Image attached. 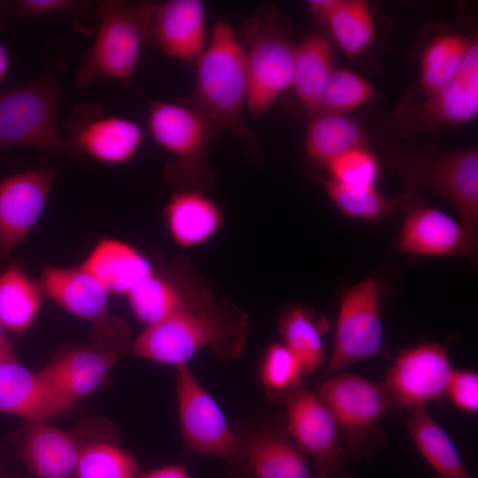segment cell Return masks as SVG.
I'll list each match as a JSON object with an SVG mask.
<instances>
[{
	"mask_svg": "<svg viewBox=\"0 0 478 478\" xmlns=\"http://www.w3.org/2000/svg\"><path fill=\"white\" fill-rule=\"evenodd\" d=\"M247 328L245 313L232 304L189 303L172 316L146 326L132 351L139 358L175 367L188 365L204 348L232 359L245 346Z\"/></svg>",
	"mask_w": 478,
	"mask_h": 478,
	"instance_id": "obj_1",
	"label": "cell"
},
{
	"mask_svg": "<svg viewBox=\"0 0 478 478\" xmlns=\"http://www.w3.org/2000/svg\"><path fill=\"white\" fill-rule=\"evenodd\" d=\"M190 104L224 131H229L252 156L262 153L258 137L244 119L248 83L243 46L227 22L217 21L196 65Z\"/></svg>",
	"mask_w": 478,
	"mask_h": 478,
	"instance_id": "obj_2",
	"label": "cell"
},
{
	"mask_svg": "<svg viewBox=\"0 0 478 478\" xmlns=\"http://www.w3.org/2000/svg\"><path fill=\"white\" fill-rule=\"evenodd\" d=\"M237 36L247 75L246 110L261 117L291 87L297 46L291 22L277 6L265 4L243 21Z\"/></svg>",
	"mask_w": 478,
	"mask_h": 478,
	"instance_id": "obj_3",
	"label": "cell"
},
{
	"mask_svg": "<svg viewBox=\"0 0 478 478\" xmlns=\"http://www.w3.org/2000/svg\"><path fill=\"white\" fill-rule=\"evenodd\" d=\"M147 127L152 139L173 159L166 177L179 190H200L209 186L213 174L208 154L224 129L190 103L151 101Z\"/></svg>",
	"mask_w": 478,
	"mask_h": 478,
	"instance_id": "obj_4",
	"label": "cell"
},
{
	"mask_svg": "<svg viewBox=\"0 0 478 478\" xmlns=\"http://www.w3.org/2000/svg\"><path fill=\"white\" fill-rule=\"evenodd\" d=\"M153 4L151 1L96 2V35L77 70L74 81L79 88L102 79L122 82L130 80L147 44L148 21Z\"/></svg>",
	"mask_w": 478,
	"mask_h": 478,
	"instance_id": "obj_5",
	"label": "cell"
},
{
	"mask_svg": "<svg viewBox=\"0 0 478 478\" xmlns=\"http://www.w3.org/2000/svg\"><path fill=\"white\" fill-rule=\"evenodd\" d=\"M394 164L409 191L422 189L446 198L458 212L461 223L477 237V148L437 152L410 143L397 153Z\"/></svg>",
	"mask_w": 478,
	"mask_h": 478,
	"instance_id": "obj_6",
	"label": "cell"
},
{
	"mask_svg": "<svg viewBox=\"0 0 478 478\" xmlns=\"http://www.w3.org/2000/svg\"><path fill=\"white\" fill-rule=\"evenodd\" d=\"M61 67L58 61L37 78L0 93V148L67 154L58 124Z\"/></svg>",
	"mask_w": 478,
	"mask_h": 478,
	"instance_id": "obj_7",
	"label": "cell"
},
{
	"mask_svg": "<svg viewBox=\"0 0 478 478\" xmlns=\"http://www.w3.org/2000/svg\"><path fill=\"white\" fill-rule=\"evenodd\" d=\"M175 382L184 452L218 458L235 471L245 470L239 436L188 365L175 367Z\"/></svg>",
	"mask_w": 478,
	"mask_h": 478,
	"instance_id": "obj_8",
	"label": "cell"
},
{
	"mask_svg": "<svg viewBox=\"0 0 478 478\" xmlns=\"http://www.w3.org/2000/svg\"><path fill=\"white\" fill-rule=\"evenodd\" d=\"M478 114V41L472 39L458 74L436 93L423 100H408L397 108L394 126L409 137L443 127L472 121Z\"/></svg>",
	"mask_w": 478,
	"mask_h": 478,
	"instance_id": "obj_9",
	"label": "cell"
},
{
	"mask_svg": "<svg viewBox=\"0 0 478 478\" xmlns=\"http://www.w3.org/2000/svg\"><path fill=\"white\" fill-rule=\"evenodd\" d=\"M382 287L375 278L365 279L343 290L329 373L382 351Z\"/></svg>",
	"mask_w": 478,
	"mask_h": 478,
	"instance_id": "obj_10",
	"label": "cell"
},
{
	"mask_svg": "<svg viewBox=\"0 0 478 478\" xmlns=\"http://www.w3.org/2000/svg\"><path fill=\"white\" fill-rule=\"evenodd\" d=\"M96 342L68 349L41 371L72 405L95 391L127 340V329L119 319L96 323Z\"/></svg>",
	"mask_w": 478,
	"mask_h": 478,
	"instance_id": "obj_11",
	"label": "cell"
},
{
	"mask_svg": "<svg viewBox=\"0 0 478 478\" xmlns=\"http://www.w3.org/2000/svg\"><path fill=\"white\" fill-rule=\"evenodd\" d=\"M64 127L67 154L86 155L107 165L130 162L144 137L137 122L122 116L107 115L92 103L78 104Z\"/></svg>",
	"mask_w": 478,
	"mask_h": 478,
	"instance_id": "obj_12",
	"label": "cell"
},
{
	"mask_svg": "<svg viewBox=\"0 0 478 478\" xmlns=\"http://www.w3.org/2000/svg\"><path fill=\"white\" fill-rule=\"evenodd\" d=\"M317 395L358 456L362 455L369 432L393 404L383 385L354 374L329 377Z\"/></svg>",
	"mask_w": 478,
	"mask_h": 478,
	"instance_id": "obj_13",
	"label": "cell"
},
{
	"mask_svg": "<svg viewBox=\"0 0 478 478\" xmlns=\"http://www.w3.org/2000/svg\"><path fill=\"white\" fill-rule=\"evenodd\" d=\"M451 372L444 347L422 343L399 353L386 374L383 387L392 403L408 409L425 406L445 393Z\"/></svg>",
	"mask_w": 478,
	"mask_h": 478,
	"instance_id": "obj_14",
	"label": "cell"
},
{
	"mask_svg": "<svg viewBox=\"0 0 478 478\" xmlns=\"http://www.w3.org/2000/svg\"><path fill=\"white\" fill-rule=\"evenodd\" d=\"M286 399V428L295 443L312 458L318 472L340 470L344 451L337 424L317 394L297 388Z\"/></svg>",
	"mask_w": 478,
	"mask_h": 478,
	"instance_id": "obj_15",
	"label": "cell"
},
{
	"mask_svg": "<svg viewBox=\"0 0 478 478\" xmlns=\"http://www.w3.org/2000/svg\"><path fill=\"white\" fill-rule=\"evenodd\" d=\"M56 181L51 168L33 167L0 181V254L22 244L40 219Z\"/></svg>",
	"mask_w": 478,
	"mask_h": 478,
	"instance_id": "obj_16",
	"label": "cell"
},
{
	"mask_svg": "<svg viewBox=\"0 0 478 478\" xmlns=\"http://www.w3.org/2000/svg\"><path fill=\"white\" fill-rule=\"evenodd\" d=\"M205 5L200 0L154 2L147 44L161 53L195 66L207 45Z\"/></svg>",
	"mask_w": 478,
	"mask_h": 478,
	"instance_id": "obj_17",
	"label": "cell"
},
{
	"mask_svg": "<svg viewBox=\"0 0 478 478\" xmlns=\"http://www.w3.org/2000/svg\"><path fill=\"white\" fill-rule=\"evenodd\" d=\"M398 251L412 256H460L474 259L477 237L447 213L423 205L406 212L396 239Z\"/></svg>",
	"mask_w": 478,
	"mask_h": 478,
	"instance_id": "obj_18",
	"label": "cell"
},
{
	"mask_svg": "<svg viewBox=\"0 0 478 478\" xmlns=\"http://www.w3.org/2000/svg\"><path fill=\"white\" fill-rule=\"evenodd\" d=\"M73 405L40 370L34 372L16 359L0 362V412L33 421L58 417Z\"/></svg>",
	"mask_w": 478,
	"mask_h": 478,
	"instance_id": "obj_19",
	"label": "cell"
},
{
	"mask_svg": "<svg viewBox=\"0 0 478 478\" xmlns=\"http://www.w3.org/2000/svg\"><path fill=\"white\" fill-rule=\"evenodd\" d=\"M39 281L44 295L72 315L96 323L107 317L109 293L82 264L48 266Z\"/></svg>",
	"mask_w": 478,
	"mask_h": 478,
	"instance_id": "obj_20",
	"label": "cell"
},
{
	"mask_svg": "<svg viewBox=\"0 0 478 478\" xmlns=\"http://www.w3.org/2000/svg\"><path fill=\"white\" fill-rule=\"evenodd\" d=\"M240 441L246 469L255 478L312 476L305 454L290 438L285 424L254 432Z\"/></svg>",
	"mask_w": 478,
	"mask_h": 478,
	"instance_id": "obj_21",
	"label": "cell"
},
{
	"mask_svg": "<svg viewBox=\"0 0 478 478\" xmlns=\"http://www.w3.org/2000/svg\"><path fill=\"white\" fill-rule=\"evenodd\" d=\"M81 448L69 432L33 421L23 433L19 453L35 478H73Z\"/></svg>",
	"mask_w": 478,
	"mask_h": 478,
	"instance_id": "obj_22",
	"label": "cell"
},
{
	"mask_svg": "<svg viewBox=\"0 0 478 478\" xmlns=\"http://www.w3.org/2000/svg\"><path fill=\"white\" fill-rule=\"evenodd\" d=\"M335 68V44L325 32L312 31L297 44L290 88L308 118L317 112Z\"/></svg>",
	"mask_w": 478,
	"mask_h": 478,
	"instance_id": "obj_23",
	"label": "cell"
},
{
	"mask_svg": "<svg viewBox=\"0 0 478 478\" xmlns=\"http://www.w3.org/2000/svg\"><path fill=\"white\" fill-rule=\"evenodd\" d=\"M82 266L109 294L127 296L142 280L152 274L148 258L130 244L112 238L99 241Z\"/></svg>",
	"mask_w": 478,
	"mask_h": 478,
	"instance_id": "obj_24",
	"label": "cell"
},
{
	"mask_svg": "<svg viewBox=\"0 0 478 478\" xmlns=\"http://www.w3.org/2000/svg\"><path fill=\"white\" fill-rule=\"evenodd\" d=\"M358 147H367V138L357 119L327 112H317L309 117L305 150L313 163L326 166L338 156Z\"/></svg>",
	"mask_w": 478,
	"mask_h": 478,
	"instance_id": "obj_25",
	"label": "cell"
},
{
	"mask_svg": "<svg viewBox=\"0 0 478 478\" xmlns=\"http://www.w3.org/2000/svg\"><path fill=\"white\" fill-rule=\"evenodd\" d=\"M166 216L172 237L185 247L203 243L221 224L217 204L197 189L173 193L166 204Z\"/></svg>",
	"mask_w": 478,
	"mask_h": 478,
	"instance_id": "obj_26",
	"label": "cell"
},
{
	"mask_svg": "<svg viewBox=\"0 0 478 478\" xmlns=\"http://www.w3.org/2000/svg\"><path fill=\"white\" fill-rule=\"evenodd\" d=\"M316 180L335 207L352 219L379 221L399 211L407 212L423 202L416 192L408 191L397 198H388L378 192L376 188L349 187L320 176Z\"/></svg>",
	"mask_w": 478,
	"mask_h": 478,
	"instance_id": "obj_27",
	"label": "cell"
},
{
	"mask_svg": "<svg viewBox=\"0 0 478 478\" xmlns=\"http://www.w3.org/2000/svg\"><path fill=\"white\" fill-rule=\"evenodd\" d=\"M406 426L417 449L438 478H471L453 441L425 406L409 408Z\"/></svg>",
	"mask_w": 478,
	"mask_h": 478,
	"instance_id": "obj_28",
	"label": "cell"
},
{
	"mask_svg": "<svg viewBox=\"0 0 478 478\" xmlns=\"http://www.w3.org/2000/svg\"><path fill=\"white\" fill-rule=\"evenodd\" d=\"M40 284L18 266L0 273V322L5 330L21 335L33 324L44 297Z\"/></svg>",
	"mask_w": 478,
	"mask_h": 478,
	"instance_id": "obj_29",
	"label": "cell"
},
{
	"mask_svg": "<svg viewBox=\"0 0 478 478\" xmlns=\"http://www.w3.org/2000/svg\"><path fill=\"white\" fill-rule=\"evenodd\" d=\"M327 327L325 320H317L310 311L298 305L286 309L279 319L282 343L300 364L304 376L312 374L323 363L321 335Z\"/></svg>",
	"mask_w": 478,
	"mask_h": 478,
	"instance_id": "obj_30",
	"label": "cell"
},
{
	"mask_svg": "<svg viewBox=\"0 0 478 478\" xmlns=\"http://www.w3.org/2000/svg\"><path fill=\"white\" fill-rule=\"evenodd\" d=\"M323 25L334 44L350 58L364 53L375 35L372 12L363 0H339Z\"/></svg>",
	"mask_w": 478,
	"mask_h": 478,
	"instance_id": "obj_31",
	"label": "cell"
},
{
	"mask_svg": "<svg viewBox=\"0 0 478 478\" xmlns=\"http://www.w3.org/2000/svg\"><path fill=\"white\" fill-rule=\"evenodd\" d=\"M471 42L464 35L443 34L426 46L420 58V75L425 96L436 93L458 74Z\"/></svg>",
	"mask_w": 478,
	"mask_h": 478,
	"instance_id": "obj_32",
	"label": "cell"
},
{
	"mask_svg": "<svg viewBox=\"0 0 478 478\" xmlns=\"http://www.w3.org/2000/svg\"><path fill=\"white\" fill-rule=\"evenodd\" d=\"M126 297L134 315L146 326L172 316L189 304L169 279L154 272Z\"/></svg>",
	"mask_w": 478,
	"mask_h": 478,
	"instance_id": "obj_33",
	"label": "cell"
},
{
	"mask_svg": "<svg viewBox=\"0 0 478 478\" xmlns=\"http://www.w3.org/2000/svg\"><path fill=\"white\" fill-rule=\"evenodd\" d=\"M136 459L120 446L108 442L82 445L73 478H138Z\"/></svg>",
	"mask_w": 478,
	"mask_h": 478,
	"instance_id": "obj_34",
	"label": "cell"
},
{
	"mask_svg": "<svg viewBox=\"0 0 478 478\" xmlns=\"http://www.w3.org/2000/svg\"><path fill=\"white\" fill-rule=\"evenodd\" d=\"M374 96V88L364 77L351 69L335 67L323 91L317 112L349 114L371 101Z\"/></svg>",
	"mask_w": 478,
	"mask_h": 478,
	"instance_id": "obj_35",
	"label": "cell"
},
{
	"mask_svg": "<svg viewBox=\"0 0 478 478\" xmlns=\"http://www.w3.org/2000/svg\"><path fill=\"white\" fill-rule=\"evenodd\" d=\"M304 376L300 364L283 343H274L265 352L259 368L261 384L274 400L286 397L299 387Z\"/></svg>",
	"mask_w": 478,
	"mask_h": 478,
	"instance_id": "obj_36",
	"label": "cell"
},
{
	"mask_svg": "<svg viewBox=\"0 0 478 478\" xmlns=\"http://www.w3.org/2000/svg\"><path fill=\"white\" fill-rule=\"evenodd\" d=\"M325 167L329 179L357 188H376L381 173L380 162L368 147L352 149L331 160Z\"/></svg>",
	"mask_w": 478,
	"mask_h": 478,
	"instance_id": "obj_37",
	"label": "cell"
},
{
	"mask_svg": "<svg viewBox=\"0 0 478 478\" xmlns=\"http://www.w3.org/2000/svg\"><path fill=\"white\" fill-rule=\"evenodd\" d=\"M459 409L474 412L478 409V374L470 370H452L445 389Z\"/></svg>",
	"mask_w": 478,
	"mask_h": 478,
	"instance_id": "obj_38",
	"label": "cell"
},
{
	"mask_svg": "<svg viewBox=\"0 0 478 478\" xmlns=\"http://www.w3.org/2000/svg\"><path fill=\"white\" fill-rule=\"evenodd\" d=\"M16 9L21 17L51 14H77L86 11L89 3L78 0H19Z\"/></svg>",
	"mask_w": 478,
	"mask_h": 478,
	"instance_id": "obj_39",
	"label": "cell"
},
{
	"mask_svg": "<svg viewBox=\"0 0 478 478\" xmlns=\"http://www.w3.org/2000/svg\"><path fill=\"white\" fill-rule=\"evenodd\" d=\"M338 2L339 0H308L305 5L311 17L323 24Z\"/></svg>",
	"mask_w": 478,
	"mask_h": 478,
	"instance_id": "obj_40",
	"label": "cell"
},
{
	"mask_svg": "<svg viewBox=\"0 0 478 478\" xmlns=\"http://www.w3.org/2000/svg\"><path fill=\"white\" fill-rule=\"evenodd\" d=\"M138 478H191L188 470L181 465L162 466L144 474Z\"/></svg>",
	"mask_w": 478,
	"mask_h": 478,
	"instance_id": "obj_41",
	"label": "cell"
},
{
	"mask_svg": "<svg viewBox=\"0 0 478 478\" xmlns=\"http://www.w3.org/2000/svg\"><path fill=\"white\" fill-rule=\"evenodd\" d=\"M0 322V362L16 359L12 344Z\"/></svg>",
	"mask_w": 478,
	"mask_h": 478,
	"instance_id": "obj_42",
	"label": "cell"
},
{
	"mask_svg": "<svg viewBox=\"0 0 478 478\" xmlns=\"http://www.w3.org/2000/svg\"><path fill=\"white\" fill-rule=\"evenodd\" d=\"M9 69V58L4 47L0 43V84Z\"/></svg>",
	"mask_w": 478,
	"mask_h": 478,
	"instance_id": "obj_43",
	"label": "cell"
},
{
	"mask_svg": "<svg viewBox=\"0 0 478 478\" xmlns=\"http://www.w3.org/2000/svg\"><path fill=\"white\" fill-rule=\"evenodd\" d=\"M310 478H351L349 474L341 472L340 470L334 472H318L317 474L312 475Z\"/></svg>",
	"mask_w": 478,
	"mask_h": 478,
	"instance_id": "obj_44",
	"label": "cell"
},
{
	"mask_svg": "<svg viewBox=\"0 0 478 478\" xmlns=\"http://www.w3.org/2000/svg\"><path fill=\"white\" fill-rule=\"evenodd\" d=\"M4 4L3 3H0V12L4 10Z\"/></svg>",
	"mask_w": 478,
	"mask_h": 478,
	"instance_id": "obj_45",
	"label": "cell"
}]
</instances>
